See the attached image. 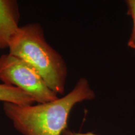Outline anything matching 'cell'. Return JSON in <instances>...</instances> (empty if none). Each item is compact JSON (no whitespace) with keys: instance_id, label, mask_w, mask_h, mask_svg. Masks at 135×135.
<instances>
[{"instance_id":"cell-3","label":"cell","mask_w":135,"mask_h":135,"mask_svg":"<svg viewBox=\"0 0 135 135\" xmlns=\"http://www.w3.org/2000/svg\"><path fill=\"white\" fill-rule=\"evenodd\" d=\"M0 81L21 89L36 103H44L58 98L36 70L21 58L9 53L0 56Z\"/></svg>"},{"instance_id":"cell-6","label":"cell","mask_w":135,"mask_h":135,"mask_svg":"<svg viewBox=\"0 0 135 135\" xmlns=\"http://www.w3.org/2000/svg\"><path fill=\"white\" fill-rule=\"evenodd\" d=\"M128 8V14L131 17L133 20V28L128 41L129 47L135 52V0H128L126 1Z\"/></svg>"},{"instance_id":"cell-2","label":"cell","mask_w":135,"mask_h":135,"mask_svg":"<svg viewBox=\"0 0 135 135\" xmlns=\"http://www.w3.org/2000/svg\"><path fill=\"white\" fill-rule=\"evenodd\" d=\"M9 53L21 58L36 70L57 94L65 91L68 68L65 60L48 43L39 23L20 26L9 42Z\"/></svg>"},{"instance_id":"cell-7","label":"cell","mask_w":135,"mask_h":135,"mask_svg":"<svg viewBox=\"0 0 135 135\" xmlns=\"http://www.w3.org/2000/svg\"><path fill=\"white\" fill-rule=\"evenodd\" d=\"M62 135H97L92 132H87V133H80L76 132L72 130H70L68 128H66L65 131H63Z\"/></svg>"},{"instance_id":"cell-1","label":"cell","mask_w":135,"mask_h":135,"mask_svg":"<svg viewBox=\"0 0 135 135\" xmlns=\"http://www.w3.org/2000/svg\"><path fill=\"white\" fill-rule=\"evenodd\" d=\"M95 95L88 81L81 78L70 92L55 100L21 106L3 103V110L13 127L22 135H62L72 109Z\"/></svg>"},{"instance_id":"cell-4","label":"cell","mask_w":135,"mask_h":135,"mask_svg":"<svg viewBox=\"0 0 135 135\" xmlns=\"http://www.w3.org/2000/svg\"><path fill=\"white\" fill-rule=\"evenodd\" d=\"M20 12L15 0H0V51L8 48L9 42L19 28Z\"/></svg>"},{"instance_id":"cell-5","label":"cell","mask_w":135,"mask_h":135,"mask_svg":"<svg viewBox=\"0 0 135 135\" xmlns=\"http://www.w3.org/2000/svg\"><path fill=\"white\" fill-rule=\"evenodd\" d=\"M0 101L21 106L36 104L31 97L21 89L4 83H0Z\"/></svg>"}]
</instances>
